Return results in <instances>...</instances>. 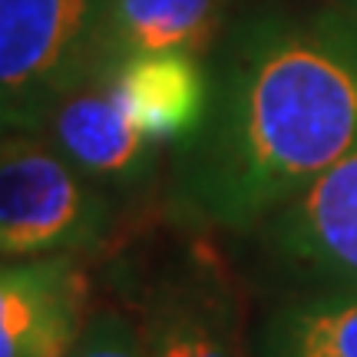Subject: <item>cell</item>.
I'll list each match as a JSON object with an SVG mask.
<instances>
[{"label": "cell", "instance_id": "obj_1", "mask_svg": "<svg viewBox=\"0 0 357 357\" xmlns=\"http://www.w3.org/2000/svg\"><path fill=\"white\" fill-rule=\"evenodd\" d=\"M354 149L357 17L261 13L222 47L202 126L178 153V205L248 229Z\"/></svg>", "mask_w": 357, "mask_h": 357}, {"label": "cell", "instance_id": "obj_2", "mask_svg": "<svg viewBox=\"0 0 357 357\" xmlns=\"http://www.w3.org/2000/svg\"><path fill=\"white\" fill-rule=\"evenodd\" d=\"M109 0H0V139L40 132L79 83L106 77Z\"/></svg>", "mask_w": 357, "mask_h": 357}, {"label": "cell", "instance_id": "obj_3", "mask_svg": "<svg viewBox=\"0 0 357 357\" xmlns=\"http://www.w3.org/2000/svg\"><path fill=\"white\" fill-rule=\"evenodd\" d=\"M109 199L40 132L0 139V255L89 248L106 235Z\"/></svg>", "mask_w": 357, "mask_h": 357}, {"label": "cell", "instance_id": "obj_4", "mask_svg": "<svg viewBox=\"0 0 357 357\" xmlns=\"http://www.w3.org/2000/svg\"><path fill=\"white\" fill-rule=\"evenodd\" d=\"M40 136L102 189H132L153 172L155 146L123 106L113 73L79 83L50 109Z\"/></svg>", "mask_w": 357, "mask_h": 357}, {"label": "cell", "instance_id": "obj_5", "mask_svg": "<svg viewBox=\"0 0 357 357\" xmlns=\"http://www.w3.org/2000/svg\"><path fill=\"white\" fill-rule=\"evenodd\" d=\"M86 281L73 258L0 265V357H66L83 331Z\"/></svg>", "mask_w": 357, "mask_h": 357}, {"label": "cell", "instance_id": "obj_6", "mask_svg": "<svg viewBox=\"0 0 357 357\" xmlns=\"http://www.w3.org/2000/svg\"><path fill=\"white\" fill-rule=\"evenodd\" d=\"M268 231L288 261L357 284V149L271 212Z\"/></svg>", "mask_w": 357, "mask_h": 357}, {"label": "cell", "instance_id": "obj_7", "mask_svg": "<svg viewBox=\"0 0 357 357\" xmlns=\"http://www.w3.org/2000/svg\"><path fill=\"white\" fill-rule=\"evenodd\" d=\"M113 86L136 126L155 142L189 139L202 126L212 79L195 53H139L113 70Z\"/></svg>", "mask_w": 357, "mask_h": 357}, {"label": "cell", "instance_id": "obj_8", "mask_svg": "<svg viewBox=\"0 0 357 357\" xmlns=\"http://www.w3.org/2000/svg\"><path fill=\"white\" fill-rule=\"evenodd\" d=\"M222 0H109L106 66L139 53H199L215 37Z\"/></svg>", "mask_w": 357, "mask_h": 357}, {"label": "cell", "instance_id": "obj_9", "mask_svg": "<svg viewBox=\"0 0 357 357\" xmlns=\"http://www.w3.org/2000/svg\"><path fill=\"white\" fill-rule=\"evenodd\" d=\"M261 357H357V284L278 307L261 331Z\"/></svg>", "mask_w": 357, "mask_h": 357}, {"label": "cell", "instance_id": "obj_10", "mask_svg": "<svg viewBox=\"0 0 357 357\" xmlns=\"http://www.w3.org/2000/svg\"><path fill=\"white\" fill-rule=\"evenodd\" d=\"M153 357H235L212 307L189 294H159L142 324Z\"/></svg>", "mask_w": 357, "mask_h": 357}, {"label": "cell", "instance_id": "obj_11", "mask_svg": "<svg viewBox=\"0 0 357 357\" xmlns=\"http://www.w3.org/2000/svg\"><path fill=\"white\" fill-rule=\"evenodd\" d=\"M66 357H153L142 328L123 314H96L83 324L77 344Z\"/></svg>", "mask_w": 357, "mask_h": 357}, {"label": "cell", "instance_id": "obj_12", "mask_svg": "<svg viewBox=\"0 0 357 357\" xmlns=\"http://www.w3.org/2000/svg\"><path fill=\"white\" fill-rule=\"evenodd\" d=\"M337 7H341V10H347V13H354V17H357V0H337Z\"/></svg>", "mask_w": 357, "mask_h": 357}]
</instances>
